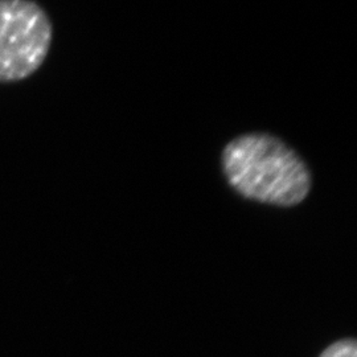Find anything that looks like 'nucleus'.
Masks as SVG:
<instances>
[{
  "mask_svg": "<svg viewBox=\"0 0 357 357\" xmlns=\"http://www.w3.org/2000/svg\"><path fill=\"white\" fill-rule=\"evenodd\" d=\"M221 166L230 187L249 200L294 206L311 191L312 178L305 160L280 138L265 132L230 141Z\"/></svg>",
  "mask_w": 357,
  "mask_h": 357,
  "instance_id": "nucleus-1",
  "label": "nucleus"
},
{
  "mask_svg": "<svg viewBox=\"0 0 357 357\" xmlns=\"http://www.w3.org/2000/svg\"><path fill=\"white\" fill-rule=\"evenodd\" d=\"M53 28L33 0H0V84L35 75L51 50Z\"/></svg>",
  "mask_w": 357,
  "mask_h": 357,
  "instance_id": "nucleus-2",
  "label": "nucleus"
},
{
  "mask_svg": "<svg viewBox=\"0 0 357 357\" xmlns=\"http://www.w3.org/2000/svg\"><path fill=\"white\" fill-rule=\"evenodd\" d=\"M319 357H357V345L354 339H344L326 348Z\"/></svg>",
  "mask_w": 357,
  "mask_h": 357,
  "instance_id": "nucleus-3",
  "label": "nucleus"
}]
</instances>
